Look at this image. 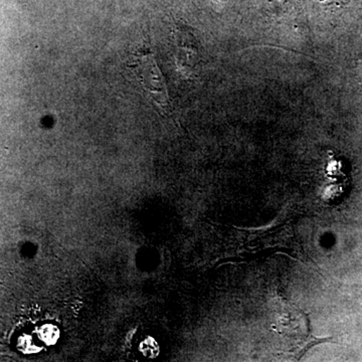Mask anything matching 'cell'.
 <instances>
[{
  "mask_svg": "<svg viewBox=\"0 0 362 362\" xmlns=\"http://www.w3.org/2000/svg\"><path fill=\"white\" fill-rule=\"evenodd\" d=\"M175 47V63L178 70L185 76L194 75L201 59L199 45L189 28L176 25L173 33Z\"/></svg>",
  "mask_w": 362,
  "mask_h": 362,
  "instance_id": "cell-2",
  "label": "cell"
},
{
  "mask_svg": "<svg viewBox=\"0 0 362 362\" xmlns=\"http://www.w3.org/2000/svg\"><path fill=\"white\" fill-rule=\"evenodd\" d=\"M129 68L135 74L138 82L146 92L147 96L150 98L154 106H156L161 113L168 114L170 112L171 104L168 86L163 74L157 65L153 52L146 49L135 52Z\"/></svg>",
  "mask_w": 362,
  "mask_h": 362,
  "instance_id": "cell-1",
  "label": "cell"
},
{
  "mask_svg": "<svg viewBox=\"0 0 362 362\" xmlns=\"http://www.w3.org/2000/svg\"><path fill=\"white\" fill-rule=\"evenodd\" d=\"M40 337L42 341L47 343V344H54L58 341L59 337V329L54 325L42 326L40 330Z\"/></svg>",
  "mask_w": 362,
  "mask_h": 362,
  "instance_id": "cell-3",
  "label": "cell"
},
{
  "mask_svg": "<svg viewBox=\"0 0 362 362\" xmlns=\"http://www.w3.org/2000/svg\"><path fill=\"white\" fill-rule=\"evenodd\" d=\"M21 349L25 352H32L35 349V345H33V340L30 337L21 338L20 342Z\"/></svg>",
  "mask_w": 362,
  "mask_h": 362,
  "instance_id": "cell-4",
  "label": "cell"
}]
</instances>
